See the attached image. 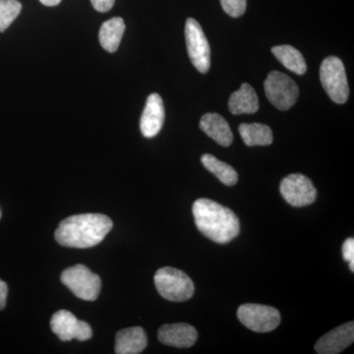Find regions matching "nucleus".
<instances>
[{
  "instance_id": "26",
  "label": "nucleus",
  "mask_w": 354,
  "mask_h": 354,
  "mask_svg": "<svg viewBox=\"0 0 354 354\" xmlns=\"http://www.w3.org/2000/svg\"><path fill=\"white\" fill-rule=\"evenodd\" d=\"M41 4L46 6H57L62 2V0H39Z\"/></svg>"
},
{
  "instance_id": "13",
  "label": "nucleus",
  "mask_w": 354,
  "mask_h": 354,
  "mask_svg": "<svg viewBox=\"0 0 354 354\" xmlns=\"http://www.w3.org/2000/svg\"><path fill=\"white\" fill-rule=\"evenodd\" d=\"M165 122V106L158 94L149 95L140 121V129L146 138L157 136Z\"/></svg>"
},
{
  "instance_id": "11",
  "label": "nucleus",
  "mask_w": 354,
  "mask_h": 354,
  "mask_svg": "<svg viewBox=\"0 0 354 354\" xmlns=\"http://www.w3.org/2000/svg\"><path fill=\"white\" fill-rule=\"evenodd\" d=\"M158 341L165 346L178 348H188L197 342L198 333L189 324H167L158 330Z\"/></svg>"
},
{
  "instance_id": "14",
  "label": "nucleus",
  "mask_w": 354,
  "mask_h": 354,
  "mask_svg": "<svg viewBox=\"0 0 354 354\" xmlns=\"http://www.w3.org/2000/svg\"><path fill=\"white\" fill-rule=\"evenodd\" d=\"M200 128L218 145L228 147L232 145L234 141V134L230 124L221 114L214 113L204 114L200 120Z\"/></svg>"
},
{
  "instance_id": "6",
  "label": "nucleus",
  "mask_w": 354,
  "mask_h": 354,
  "mask_svg": "<svg viewBox=\"0 0 354 354\" xmlns=\"http://www.w3.org/2000/svg\"><path fill=\"white\" fill-rule=\"evenodd\" d=\"M62 281L74 295L86 301H95L101 292L102 281L84 265H75L62 274Z\"/></svg>"
},
{
  "instance_id": "2",
  "label": "nucleus",
  "mask_w": 354,
  "mask_h": 354,
  "mask_svg": "<svg viewBox=\"0 0 354 354\" xmlns=\"http://www.w3.org/2000/svg\"><path fill=\"white\" fill-rule=\"evenodd\" d=\"M192 213L198 230L216 243H228L241 232V223L234 212L213 200H196Z\"/></svg>"
},
{
  "instance_id": "19",
  "label": "nucleus",
  "mask_w": 354,
  "mask_h": 354,
  "mask_svg": "<svg viewBox=\"0 0 354 354\" xmlns=\"http://www.w3.org/2000/svg\"><path fill=\"white\" fill-rule=\"evenodd\" d=\"M239 131L248 147L269 146L274 140L271 128L262 123H242Z\"/></svg>"
},
{
  "instance_id": "20",
  "label": "nucleus",
  "mask_w": 354,
  "mask_h": 354,
  "mask_svg": "<svg viewBox=\"0 0 354 354\" xmlns=\"http://www.w3.org/2000/svg\"><path fill=\"white\" fill-rule=\"evenodd\" d=\"M201 162L209 172H212L225 185L234 186L239 181V174L235 171L234 167L218 160L211 153L203 155Z\"/></svg>"
},
{
  "instance_id": "18",
  "label": "nucleus",
  "mask_w": 354,
  "mask_h": 354,
  "mask_svg": "<svg viewBox=\"0 0 354 354\" xmlns=\"http://www.w3.org/2000/svg\"><path fill=\"white\" fill-rule=\"evenodd\" d=\"M272 53L286 69L293 73L297 75H304L306 73L307 65L304 55L293 46L288 44L274 46L272 48Z\"/></svg>"
},
{
  "instance_id": "3",
  "label": "nucleus",
  "mask_w": 354,
  "mask_h": 354,
  "mask_svg": "<svg viewBox=\"0 0 354 354\" xmlns=\"http://www.w3.org/2000/svg\"><path fill=\"white\" fill-rule=\"evenodd\" d=\"M153 281L158 293L169 301H187L194 295L192 279L180 270L162 268L156 272Z\"/></svg>"
},
{
  "instance_id": "4",
  "label": "nucleus",
  "mask_w": 354,
  "mask_h": 354,
  "mask_svg": "<svg viewBox=\"0 0 354 354\" xmlns=\"http://www.w3.org/2000/svg\"><path fill=\"white\" fill-rule=\"evenodd\" d=\"M320 79L324 90L335 104H344L348 99L349 87L346 68L341 59L329 57L323 60Z\"/></svg>"
},
{
  "instance_id": "17",
  "label": "nucleus",
  "mask_w": 354,
  "mask_h": 354,
  "mask_svg": "<svg viewBox=\"0 0 354 354\" xmlns=\"http://www.w3.org/2000/svg\"><path fill=\"white\" fill-rule=\"evenodd\" d=\"M125 31L124 21L120 17H114L102 25L99 39L102 48L113 53L118 50L121 39Z\"/></svg>"
},
{
  "instance_id": "16",
  "label": "nucleus",
  "mask_w": 354,
  "mask_h": 354,
  "mask_svg": "<svg viewBox=\"0 0 354 354\" xmlns=\"http://www.w3.org/2000/svg\"><path fill=\"white\" fill-rule=\"evenodd\" d=\"M228 109L235 115L257 113L259 109V100L252 86L243 83L239 90L232 93L228 101Z\"/></svg>"
},
{
  "instance_id": "5",
  "label": "nucleus",
  "mask_w": 354,
  "mask_h": 354,
  "mask_svg": "<svg viewBox=\"0 0 354 354\" xmlns=\"http://www.w3.org/2000/svg\"><path fill=\"white\" fill-rule=\"evenodd\" d=\"M264 90L272 106L283 111L292 108L299 97V88L295 81L279 71H272L268 74Z\"/></svg>"
},
{
  "instance_id": "21",
  "label": "nucleus",
  "mask_w": 354,
  "mask_h": 354,
  "mask_svg": "<svg viewBox=\"0 0 354 354\" xmlns=\"http://www.w3.org/2000/svg\"><path fill=\"white\" fill-rule=\"evenodd\" d=\"M22 4L18 0H0V32L6 31L19 16Z\"/></svg>"
},
{
  "instance_id": "1",
  "label": "nucleus",
  "mask_w": 354,
  "mask_h": 354,
  "mask_svg": "<svg viewBox=\"0 0 354 354\" xmlns=\"http://www.w3.org/2000/svg\"><path fill=\"white\" fill-rule=\"evenodd\" d=\"M113 227V221L102 214L71 216L59 223L55 239L70 248H91L101 243Z\"/></svg>"
},
{
  "instance_id": "15",
  "label": "nucleus",
  "mask_w": 354,
  "mask_h": 354,
  "mask_svg": "<svg viewBox=\"0 0 354 354\" xmlns=\"http://www.w3.org/2000/svg\"><path fill=\"white\" fill-rule=\"evenodd\" d=\"M148 339L141 327L127 328L120 330L115 337V353L138 354L147 348Z\"/></svg>"
},
{
  "instance_id": "12",
  "label": "nucleus",
  "mask_w": 354,
  "mask_h": 354,
  "mask_svg": "<svg viewBox=\"0 0 354 354\" xmlns=\"http://www.w3.org/2000/svg\"><path fill=\"white\" fill-rule=\"evenodd\" d=\"M354 341V324L339 326L324 335L316 342L315 351L319 354H337L348 348Z\"/></svg>"
},
{
  "instance_id": "25",
  "label": "nucleus",
  "mask_w": 354,
  "mask_h": 354,
  "mask_svg": "<svg viewBox=\"0 0 354 354\" xmlns=\"http://www.w3.org/2000/svg\"><path fill=\"white\" fill-rule=\"evenodd\" d=\"M7 295H8V286L6 281L0 279V310L6 308Z\"/></svg>"
},
{
  "instance_id": "23",
  "label": "nucleus",
  "mask_w": 354,
  "mask_h": 354,
  "mask_svg": "<svg viewBox=\"0 0 354 354\" xmlns=\"http://www.w3.org/2000/svg\"><path fill=\"white\" fill-rule=\"evenodd\" d=\"M342 256H344V261L348 263L349 269L351 272L354 271V239H346L344 243L342 244Z\"/></svg>"
},
{
  "instance_id": "27",
  "label": "nucleus",
  "mask_w": 354,
  "mask_h": 354,
  "mask_svg": "<svg viewBox=\"0 0 354 354\" xmlns=\"http://www.w3.org/2000/svg\"><path fill=\"white\" fill-rule=\"evenodd\" d=\"M0 218H1V211H0Z\"/></svg>"
},
{
  "instance_id": "10",
  "label": "nucleus",
  "mask_w": 354,
  "mask_h": 354,
  "mask_svg": "<svg viewBox=\"0 0 354 354\" xmlns=\"http://www.w3.org/2000/svg\"><path fill=\"white\" fill-rule=\"evenodd\" d=\"M50 328L62 342H69L74 339L86 342L93 335L91 326L87 322L78 320L75 315L67 310H59L53 314L51 317Z\"/></svg>"
},
{
  "instance_id": "7",
  "label": "nucleus",
  "mask_w": 354,
  "mask_h": 354,
  "mask_svg": "<svg viewBox=\"0 0 354 354\" xmlns=\"http://www.w3.org/2000/svg\"><path fill=\"white\" fill-rule=\"evenodd\" d=\"M185 39L191 62L198 71L207 73L211 67V48L201 26L193 18L186 21Z\"/></svg>"
},
{
  "instance_id": "8",
  "label": "nucleus",
  "mask_w": 354,
  "mask_h": 354,
  "mask_svg": "<svg viewBox=\"0 0 354 354\" xmlns=\"http://www.w3.org/2000/svg\"><path fill=\"white\" fill-rule=\"evenodd\" d=\"M237 317L246 328L257 333H269L279 327L281 314L267 305L247 304L241 305Z\"/></svg>"
},
{
  "instance_id": "24",
  "label": "nucleus",
  "mask_w": 354,
  "mask_h": 354,
  "mask_svg": "<svg viewBox=\"0 0 354 354\" xmlns=\"http://www.w3.org/2000/svg\"><path fill=\"white\" fill-rule=\"evenodd\" d=\"M92 6L99 12H108L114 6L115 0H91Z\"/></svg>"
},
{
  "instance_id": "9",
  "label": "nucleus",
  "mask_w": 354,
  "mask_h": 354,
  "mask_svg": "<svg viewBox=\"0 0 354 354\" xmlns=\"http://www.w3.org/2000/svg\"><path fill=\"white\" fill-rule=\"evenodd\" d=\"M281 196L291 206H308L317 198V190L308 177L304 174H293L285 177L279 185Z\"/></svg>"
},
{
  "instance_id": "22",
  "label": "nucleus",
  "mask_w": 354,
  "mask_h": 354,
  "mask_svg": "<svg viewBox=\"0 0 354 354\" xmlns=\"http://www.w3.org/2000/svg\"><path fill=\"white\" fill-rule=\"evenodd\" d=\"M225 12L232 17H241L245 13L247 0H221Z\"/></svg>"
}]
</instances>
